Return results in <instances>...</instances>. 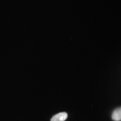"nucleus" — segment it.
<instances>
[{
    "label": "nucleus",
    "mask_w": 121,
    "mask_h": 121,
    "mask_svg": "<svg viewBox=\"0 0 121 121\" xmlns=\"http://www.w3.org/2000/svg\"><path fill=\"white\" fill-rule=\"evenodd\" d=\"M112 119L114 121H121V107L116 108L112 113Z\"/></svg>",
    "instance_id": "nucleus-2"
},
{
    "label": "nucleus",
    "mask_w": 121,
    "mask_h": 121,
    "mask_svg": "<svg viewBox=\"0 0 121 121\" xmlns=\"http://www.w3.org/2000/svg\"><path fill=\"white\" fill-rule=\"evenodd\" d=\"M68 117L67 113L63 112L54 115L51 119V121H65Z\"/></svg>",
    "instance_id": "nucleus-1"
}]
</instances>
